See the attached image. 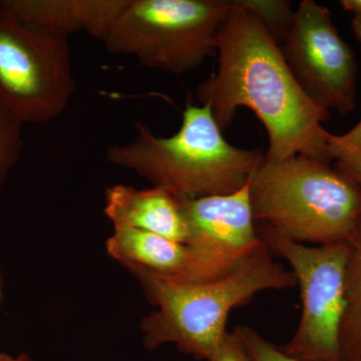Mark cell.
<instances>
[{
    "instance_id": "cell-1",
    "label": "cell",
    "mask_w": 361,
    "mask_h": 361,
    "mask_svg": "<svg viewBox=\"0 0 361 361\" xmlns=\"http://www.w3.org/2000/svg\"><path fill=\"white\" fill-rule=\"evenodd\" d=\"M216 51L218 70L199 85L197 96L210 106L222 132L239 108H248L267 130L266 156L332 160L331 134L322 126L329 111L316 104L297 82L277 40L245 0H233L218 32Z\"/></svg>"
},
{
    "instance_id": "cell-2",
    "label": "cell",
    "mask_w": 361,
    "mask_h": 361,
    "mask_svg": "<svg viewBox=\"0 0 361 361\" xmlns=\"http://www.w3.org/2000/svg\"><path fill=\"white\" fill-rule=\"evenodd\" d=\"M137 278L157 307L142 322L146 348L173 343L182 353L207 361L217 353L234 308L259 292L296 286L293 272L273 260L265 242L236 269L218 279L185 282L152 274Z\"/></svg>"
},
{
    "instance_id": "cell-3",
    "label": "cell",
    "mask_w": 361,
    "mask_h": 361,
    "mask_svg": "<svg viewBox=\"0 0 361 361\" xmlns=\"http://www.w3.org/2000/svg\"><path fill=\"white\" fill-rule=\"evenodd\" d=\"M135 128L134 140L109 147L106 159L180 198L238 191L263 157L259 149L237 148L226 141L208 104L187 106L172 137H157L142 123Z\"/></svg>"
},
{
    "instance_id": "cell-4",
    "label": "cell",
    "mask_w": 361,
    "mask_h": 361,
    "mask_svg": "<svg viewBox=\"0 0 361 361\" xmlns=\"http://www.w3.org/2000/svg\"><path fill=\"white\" fill-rule=\"evenodd\" d=\"M249 193L255 222L299 243H345L361 216L360 185L310 157H262L249 179Z\"/></svg>"
},
{
    "instance_id": "cell-5",
    "label": "cell",
    "mask_w": 361,
    "mask_h": 361,
    "mask_svg": "<svg viewBox=\"0 0 361 361\" xmlns=\"http://www.w3.org/2000/svg\"><path fill=\"white\" fill-rule=\"evenodd\" d=\"M229 0H128L103 40L106 51L180 75L217 54Z\"/></svg>"
},
{
    "instance_id": "cell-6",
    "label": "cell",
    "mask_w": 361,
    "mask_h": 361,
    "mask_svg": "<svg viewBox=\"0 0 361 361\" xmlns=\"http://www.w3.org/2000/svg\"><path fill=\"white\" fill-rule=\"evenodd\" d=\"M68 37L47 35L0 7V104L20 123L59 118L75 94Z\"/></svg>"
},
{
    "instance_id": "cell-7",
    "label": "cell",
    "mask_w": 361,
    "mask_h": 361,
    "mask_svg": "<svg viewBox=\"0 0 361 361\" xmlns=\"http://www.w3.org/2000/svg\"><path fill=\"white\" fill-rule=\"evenodd\" d=\"M260 238L290 264L300 288L302 314L295 334L280 349L302 361H341L339 334L345 308L348 243L310 247L270 226L256 224Z\"/></svg>"
},
{
    "instance_id": "cell-8",
    "label": "cell",
    "mask_w": 361,
    "mask_h": 361,
    "mask_svg": "<svg viewBox=\"0 0 361 361\" xmlns=\"http://www.w3.org/2000/svg\"><path fill=\"white\" fill-rule=\"evenodd\" d=\"M278 44L297 82L316 104L341 115L355 110V54L327 7L301 1Z\"/></svg>"
},
{
    "instance_id": "cell-9",
    "label": "cell",
    "mask_w": 361,
    "mask_h": 361,
    "mask_svg": "<svg viewBox=\"0 0 361 361\" xmlns=\"http://www.w3.org/2000/svg\"><path fill=\"white\" fill-rule=\"evenodd\" d=\"M179 198L193 254L195 282L230 274L264 244L252 212L249 180L234 193Z\"/></svg>"
},
{
    "instance_id": "cell-10",
    "label": "cell",
    "mask_w": 361,
    "mask_h": 361,
    "mask_svg": "<svg viewBox=\"0 0 361 361\" xmlns=\"http://www.w3.org/2000/svg\"><path fill=\"white\" fill-rule=\"evenodd\" d=\"M128 0H0L26 25L47 35L68 37L85 32L103 42Z\"/></svg>"
},
{
    "instance_id": "cell-11",
    "label": "cell",
    "mask_w": 361,
    "mask_h": 361,
    "mask_svg": "<svg viewBox=\"0 0 361 361\" xmlns=\"http://www.w3.org/2000/svg\"><path fill=\"white\" fill-rule=\"evenodd\" d=\"M104 214L114 229L141 230L187 243L189 235L179 198L160 187H110L104 195Z\"/></svg>"
},
{
    "instance_id": "cell-12",
    "label": "cell",
    "mask_w": 361,
    "mask_h": 361,
    "mask_svg": "<svg viewBox=\"0 0 361 361\" xmlns=\"http://www.w3.org/2000/svg\"><path fill=\"white\" fill-rule=\"evenodd\" d=\"M106 250L134 273L157 275L176 281L194 282L195 263L189 246L141 230H114Z\"/></svg>"
},
{
    "instance_id": "cell-13",
    "label": "cell",
    "mask_w": 361,
    "mask_h": 361,
    "mask_svg": "<svg viewBox=\"0 0 361 361\" xmlns=\"http://www.w3.org/2000/svg\"><path fill=\"white\" fill-rule=\"evenodd\" d=\"M346 243L345 308L339 334V350L341 361H361V216Z\"/></svg>"
},
{
    "instance_id": "cell-14",
    "label": "cell",
    "mask_w": 361,
    "mask_h": 361,
    "mask_svg": "<svg viewBox=\"0 0 361 361\" xmlns=\"http://www.w3.org/2000/svg\"><path fill=\"white\" fill-rule=\"evenodd\" d=\"M23 123L0 104V187L20 161L23 151Z\"/></svg>"
},
{
    "instance_id": "cell-15",
    "label": "cell",
    "mask_w": 361,
    "mask_h": 361,
    "mask_svg": "<svg viewBox=\"0 0 361 361\" xmlns=\"http://www.w3.org/2000/svg\"><path fill=\"white\" fill-rule=\"evenodd\" d=\"M246 4L258 14L259 18L279 42L283 35L285 28L290 20L291 4L280 0H245Z\"/></svg>"
},
{
    "instance_id": "cell-16",
    "label": "cell",
    "mask_w": 361,
    "mask_h": 361,
    "mask_svg": "<svg viewBox=\"0 0 361 361\" xmlns=\"http://www.w3.org/2000/svg\"><path fill=\"white\" fill-rule=\"evenodd\" d=\"M253 361H302L285 355L275 344L260 336L256 330L245 325L235 329Z\"/></svg>"
},
{
    "instance_id": "cell-17",
    "label": "cell",
    "mask_w": 361,
    "mask_h": 361,
    "mask_svg": "<svg viewBox=\"0 0 361 361\" xmlns=\"http://www.w3.org/2000/svg\"><path fill=\"white\" fill-rule=\"evenodd\" d=\"M329 149L332 160L336 161L337 170L345 173L361 187V152L342 147L330 137Z\"/></svg>"
},
{
    "instance_id": "cell-18",
    "label": "cell",
    "mask_w": 361,
    "mask_h": 361,
    "mask_svg": "<svg viewBox=\"0 0 361 361\" xmlns=\"http://www.w3.org/2000/svg\"><path fill=\"white\" fill-rule=\"evenodd\" d=\"M211 361H253L236 332H226Z\"/></svg>"
},
{
    "instance_id": "cell-19",
    "label": "cell",
    "mask_w": 361,
    "mask_h": 361,
    "mask_svg": "<svg viewBox=\"0 0 361 361\" xmlns=\"http://www.w3.org/2000/svg\"><path fill=\"white\" fill-rule=\"evenodd\" d=\"M330 139L342 147L361 152V120L346 134L341 135L331 134Z\"/></svg>"
},
{
    "instance_id": "cell-20",
    "label": "cell",
    "mask_w": 361,
    "mask_h": 361,
    "mask_svg": "<svg viewBox=\"0 0 361 361\" xmlns=\"http://www.w3.org/2000/svg\"><path fill=\"white\" fill-rule=\"evenodd\" d=\"M0 361H33L27 353H21L20 355L13 356L8 353H1L0 351Z\"/></svg>"
},
{
    "instance_id": "cell-21",
    "label": "cell",
    "mask_w": 361,
    "mask_h": 361,
    "mask_svg": "<svg viewBox=\"0 0 361 361\" xmlns=\"http://www.w3.org/2000/svg\"><path fill=\"white\" fill-rule=\"evenodd\" d=\"M351 25H353V30L356 39L358 40L361 47V20H360V18H353Z\"/></svg>"
},
{
    "instance_id": "cell-22",
    "label": "cell",
    "mask_w": 361,
    "mask_h": 361,
    "mask_svg": "<svg viewBox=\"0 0 361 361\" xmlns=\"http://www.w3.org/2000/svg\"><path fill=\"white\" fill-rule=\"evenodd\" d=\"M0 296H1V292H0Z\"/></svg>"
},
{
    "instance_id": "cell-23",
    "label": "cell",
    "mask_w": 361,
    "mask_h": 361,
    "mask_svg": "<svg viewBox=\"0 0 361 361\" xmlns=\"http://www.w3.org/2000/svg\"></svg>"
}]
</instances>
